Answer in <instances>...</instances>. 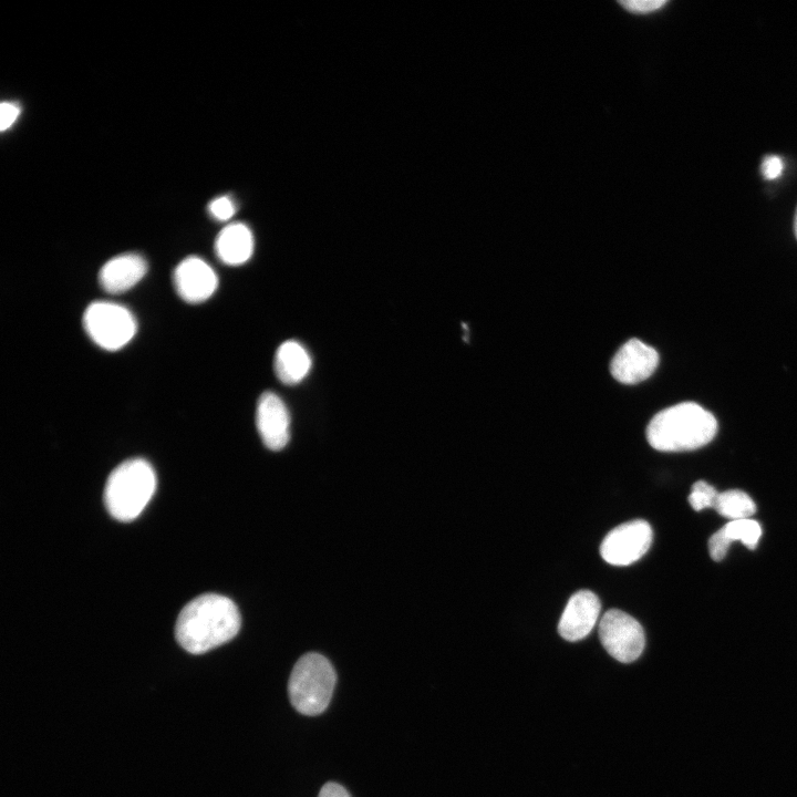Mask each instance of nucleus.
I'll return each mask as SVG.
<instances>
[{"mask_svg":"<svg viewBox=\"0 0 797 797\" xmlns=\"http://www.w3.org/2000/svg\"><path fill=\"white\" fill-rule=\"evenodd\" d=\"M173 282L177 294L184 301L199 303L214 294L218 287V277L204 259L190 256L176 266Z\"/></svg>","mask_w":797,"mask_h":797,"instance_id":"9","label":"nucleus"},{"mask_svg":"<svg viewBox=\"0 0 797 797\" xmlns=\"http://www.w3.org/2000/svg\"><path fill=\"white\" fill-rule=\"evenodd\" d=\"M318 797H351L349 793L343 788L341 785L337 783H328L325 784Z\"/></svg>","mask_w":797,"mask_h":797,"instance_id":"22","label":"nucleus"},{"mask_svg":"<svg viewBox=\"0 0 797 797\" xmlns=\"http://www.w3.org/2000/svg\"><path fill=\"white\" fill-rule=\"evenodd\" d=\"M794 229H795V235L797 238V210H796V215H795Z\"/></svg>","mask_w":797,"mask_h":797,"instance_id":"23","label":"nucleus"},{"mask_svg":"<svg viewBox=\"0 0 797 797\" xmlns=\"http://www.w3.org/2000/svg\"><path fill=\"white\" fill-rule=\"evenodd\" d=\"M273 365L280 382L294 385L303 381L309 374L311 358L301 343L288 340L277 349Z\"/></svg>","mask_w":797,"mask_h":797,"instance_id":"15","label":"nucleus"},{"mask_svg":"<svg viewBox=\"0 0 797 797\" xmlns=\"http://www.w3.org/2000/svg\"><path fill=\"white\" fill-rule=\"evenodd\" d=\"M599 638L605 651L622 663L635 661L645 645L641 624L628 613L611 609L601 618Z\"/></svg>","mask_w":797,"mask_h":797,"instance_id":"6","label":"nucleus"},{"mask_svg":"<svg viewBox=\"0 0 797 797\" xmlns=\"http://www.w3.org/2000/svg\"><path fill=\"white\" fill-rule=\"evenodd\" d=\"M783 172V162L777 156H768L762 164V173L767 179H775Z\"/></svg>","mask_w":797,"mask_h":797,"instance_id":"21","label":"nucleus"},{"mask_svg":"<svg viewBox=\"0 0 797 797\" xmlns=\"http://www.w3.org/2000/svg\"><path fill=\"white\" fill-rule=\"evenodd\" d=\"M337 676L332 664L319 653H307L294 664L288 683L293 707L303 715H318L330 703Z\"/></svg>","mask_w":797,"mask_h":797,"instance_id":"4","label":"nucleus"},{"mask_svg":"<svg viewBox=\"0 0 797 797\" xmlns=\"http://www.w3.org/2000/svg\"><path fill=\"white\" fill-rule=\"evenodd\" d=\"M147 269V262L141 255L122 253L103 265L99 272V282L106 292L122 293L137 284Z\"/></svg>","mask_w":797,"mask_h":797,"instance_id":"12","label":"nucleus"},{"mask_svg":"<svg viewBox=\"0 0 797 797\" xmlns=\"http://www.w3.org/2000/svg\"><path fill=\"white\" fill-rule=\"evenodd\" d=\"M760 536L762 528L756 520L751 518L731 520L710 538V555L716 561L722 560L734 541H741L749 549H754Z\"/></svg>","mask_w":797,"mask_h":797,"instance_id":"14","label":"nucleus"},{"mask_svg":"<svg viewBox=\"0 0 797 797\" xmlns=\"http://www.w3.org/2000/svg\"><path fill=\"white\" fill-rule=\"evenodd\" d=\"M83 327L91 340L107 351L122 349L137 331L136 319L126 307L105 300L87 306L83 313Z\"/></svg>","mask_w":797,"mask_h":797,"instance_id":"5","label":"nucleus"},{"mask_svg":"<svg viewBox=\"0 0 797 797\" xmlns=\"http://www.w3.org/2000/svg\"><path fill=\"white\" fill-rule=\"evenodd\" d=\"M714 508L731 520L751 518L756 511L753 499L744 491L731 489L720 493Z\"/></svg>","mask_w":797,"mask_h":797,"instance_id":"16","label":"nucleus"},{"mask_svg":"<svg viewBox=\"0 0 797 797\" xmlns=\"http://www.w3.org/2000/svg\"><path fill=\"white\" fill-rule=\"evenodd\" d=\"M667 1L665 0H628V1H619V3L628 11L632 13H650L653 12L661 7L665 6Z\"/></svg>","mask_w":797,"mask_h":797,"instance_id":"19","label":"nucleus"},{"mask_svg":"<svg viewBox=\"0 0 797 797\" xmlns=\"http://www.w3.org/2000/svg\"><path fill=\"white\" fill-rule=\"evenodd\" d=\"M256 425L265 446L280 451L290 439V414L284 402L273 392H263L257 403Z\"/></svg>","mask_w":797,"mask_h":797,"instance_id":"10","label":"nucleus"},{"mask_svg":"<svg viewBox=\"0 0 797 797\" xmlns=\"http://www.w3.org/2000/svg\"><path fill=\"white\" fill-rule=\"evenodd\" d=\"M217 257L226 265L239 266L248 261L253 252V236L248 226L234 222L226 226L215 241Z\"/></svg>","mask_w":797,"mask_h":797,"instance_id":"13","label":"nucleus"},{"mask_svg":"<svg viewBox=\"0 0 797 797\" xmlns=\"http://www.w3.org/2000/svg\"><path fill=\"white\" fill-rule=\"evenodd\" d=\"M659 360L655 349L633 338L615 352L610 372L618 382L632 385L650 377Z\"/></svg>","mask_w":797,"mask_h":797,"instance_id":"8","label":"nucleus"},{"mask_svg":"<svg viewBox=\"0 0 797 797\" xmlns=\"http://www.w3.org/2000/svg\"><path fill=\"white\" fill-rule=\"evenodd\" d=\"M240 622L239 610L229 598L206 593L182 609L175 635L187 652L200 654L231 640L238 633Z\"/></svg>","mask_w":797,"mask_h":797,"instance_id":"1","label":"nucleus"},{"mask_svg":"<svg viewBox=\"0 0 797 797\" xmlns=\"http://www.w3.org/2000/svg\"><path fill=\"white\" fill-rule=\"evenodd\" d=\"M601 610L599 598L589 590L571 596L559 621L560 635L570 642L586 638L593 629Z\"/></svg>","mask_w":797,"mask_h":797,"instance_id":"11","label":"nucleus"},{"mask_svg":"<svg viewBox=\"0 0 797 797\" xmlns=\"http://www.w3.org/2000/svg\"><path fill=\"white\" fill-rule=\"evenodd\" d=\"M717 432L714 415L693 402H683L655 414L646 427L649 444L661 452H682L708 444Z\"/></svg>","mask_w":797,"mask_h":797,"instance_id":"2","label":"nucleus"},{"mask_svg":"<svg viewBox=\"0 0 797 797\" xmlns=\"http://www.w3.org/2000/svg\"><path fill=\"white\" fill-rule=\"evenodd\" d=\"M208 209L215 219L221 221L230 219L236 211L235 204L228 196H220L213 199L208 205Z\"/></svg>","mask_w":797,"mask_h":797,"instance_id":"18","label":"nucleus"},{"mask_svg":"<svg viewBox=\"0 0 797 797\" xmlns=\"http://www.w3.org/2000/svg\"><path fill=\"white\" fill-rule=\"evenodd\" d=\"M718 494L708 483L698 480L692 487L689 501L697 511L710 507L714 508Z\"/></svg>","mask_w":797,"mask_h":797,"instance_id":"17","label":"nucleus"},{"mask_svg":"<svg viewBox=\"0 0 797 797\" xmlns=\"http://www.w3.org/2000/svg\"><path fill=\"white\" fill-rule=\"evenodd\" d=\"M652 529L648 521L636 519L619 525L604 537L600 553L613 566H628L639 560L650 548Z\"/></svg>","mask_w":797,"mask_h":797,"instance_id":"7","label":"nucleus"},{"mask_svg":"<svg viewBox=\"0 0 797 797\" xmlns=\"http://www.w3.org/2000/svg\"><path fill=\"white\" fill-rule=\"evenodd\" d=\"M0 128H10L20 115V106L13 102H2L0 105Z\"/></svg>","mask_w":797,"mask_h":797,"instance_id":"20","label":"nucleus"},{"mask_svg":"<svg viewBox=\"0 0 797 797\" xmlns=\"http://www.w3.org/2000/svg\"><path fill=\"white\" fill-rule=\"evenodd\" d=\"M156 488L153 466L143 458L121 463L110 474L105 490V506L120 521L135 519L146 507Z\"/></svg>","mask_w":797,"mask_h":797,"instance_id":"3","label":"nucleus"}]
</instances>
